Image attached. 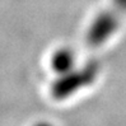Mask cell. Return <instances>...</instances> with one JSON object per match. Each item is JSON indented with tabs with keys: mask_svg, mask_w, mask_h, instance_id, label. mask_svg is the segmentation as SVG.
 <instances>
[{
	"mask_svg": "<svg viewBox=\"0 0 126 126\" xmlns=\"http://www.w3.org/2000/svg\"><path fill=\"white\" fill-rule=\"evenodd\" d=\"M125 12H126V0H113L112 9L107 12L106 14H103V17L95 22L89 33H88L89 45L97 46L99 43L105 42L110 37V33L115 31L118 19Z\"/></svg>",
	"mask_w": 126,
	"mask_h": 126,
	"instance_id": "cell-1",
	"label": "cell"
},
{
	"mask_svg": "<svg viewBox=\"0 0 126 126\" xmlns=\"http://www.w3.org/2000/svg\"><path fill=\"white\" fill-rule=\"evenodd\" d=\"M34 126H52V125H50L47 122H38V124H36Z\"/></svg>",
	"mask_w": 126,
	"mask_h": 126,
	"instance_id": "cell-2",
	"label": "cell"
}]
</instances>
